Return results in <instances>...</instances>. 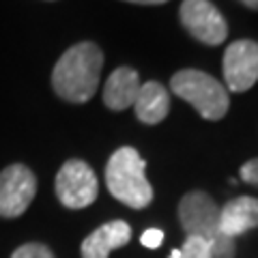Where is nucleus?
Here are the masks:
<instances>
[{
  "label": "nucleus",
  "mask_w": 258,
  "mask_h": 258,
  "mask_svg": "<svg viewBox=\"0 0 258 258\" xmlns=\"http://www.w3.org/2000/svg\"><path fill=\"white\" fill-rule=\"evenodd\" d=\"M181 256V249H174V252L170 254V258H179Z\"/></svg>",
  "instance_id": "nucleus-19"
},
{
  "label": "nucleus",
  "mask_w": 258,
  "mask_h": 258,
  "mask_svg": "<svg viewBox=\"0 0 258 258\" xmlns=\"http://www.w3.org/2000/svg\"><path fill=\"white\" fill-rule=\"evenodd\" d=\"M144 159L132 147H120L112 153L106 166L108 191L132 209H144L153 200V187L144 174Z\"/></svg>",
  "instance_id": "nucleus-3"
},
{
  "label": "nucleus",
  "mask_w": 258,
  "mask_h": 258,
  "mask_svg": "<svg viewBox=\"0 0 258 258\" xmlns=\"http://www.w3.org/2000/svg\"><path fill=\"white\" fill-rule=\"evenodd\" d=\"M11 258H54V254H52V249L43 243H26V245H20L15 249Z\"/></svg>",
  "instance_id": "nucleus-14"
},
{
  "label": "nucleus",
  "mask_w": 258,
  "mask_h": 258,
  "mask_svg": "<svg viewBox=\"0 0 258 258\" xmlns=\"http://www.w3.org/2000/svg\"><path fill=\"white\" fill-rule=\"evenodd\" d=\"M132 239V226L114 220L99 226L82 241V258H108L112 249L123 247Z\"/></svg>",
  "instance_id": "nucleus-10"
},
{
  "label": "nucleus",
  "mask_w": 258,
  "mask_h": 258,
  "mask_svg": "<svg viewBox=\"0 0 258 258\" xmlns=\"http://www.w3.org/2000/svg\"><path fill=\"white\" fill-rule=\"evenodd\" d=\"M179 15L185 30L205 45H220L228 37L224 15L209 0H183Z\"/></svg>",
  "instance_id": "nucleus-6"
},
{
  "label": "nucleus",
  "mask_w": 258,
  "mask_h": 258,
  "mask_svg": "<svg viewBox=\"0 0 258 258\" xmlns=\"http://www.w3.org/2000/svg\"><path fill=\"white\" fill-rule=\"evenodd\" d=\"M37 194V179L24 164H11L0 172V217H20Z\"/></svg>",
  "instance_id": "nucleus-7"
},
{
  "label": "nucleus",
  "mask_w": 258,
  "mask_h": 258,
  "mask_svg": "<svg viewBox=\"0 0 258 258\" xmlns=\"http://www.w3.org/2000/svg\"><path fill=\"white\" fill-rule=\"evenodd\" d=\"M125 3H134V5H164L168 0H125Z\"/></svg>",
  "instance_id": "nucleus-17"
},
{
  "label": "nucleus",
  "mask_w": 258,
  "mask_h": 258,
  "mask_svg": "<svg viewBox=\"0 0 258 258\" xmlns=\"http://www.w3.org/2000/svg\"><path fill=\"white\" fill-rule=\"evenodd\" d=\"M136 118L144 125H157L161 123L168 112H170V95L159 82H144L140 84V93L134 103Z\"/></svg>",
  "instance_id": "nucleus-12"
},
{
  "label": "nucleus",
  "mask_w": 258,
  "mask_h": 258,
  "mask_svg": "<svg viewBox=\"0 0 258 258\" xmlns=\"http://www.w3.org/2000/svg\"><path fill=\"white\" fill-rule=\"evenodd\" d=\"M103 67V52L93 41L76 43L64 52L52 71L56 95L71 103H84L97 93Z\"/></svg>",
  "instance_id": "nucleus-1"
},
{
  "label": "nucleus",
  "mask_w": 258,
  "mask_h": 258,
  "mask_svg": "<svg viewBox=\"0 0 258 258\" xmlns=\"http://www.w3.org/2000/svg\"><path fill=\"white\" fill-rule=\"evenodd\" d=\"M140 93V78L132 67H118L110 74L106 86H103V103L114 110H127L136 103Z\"/></svg>",
  "instance_id": "nucleus-11"
},
{
  "label": "nucleus",
  "mask_w": 258,
  "mask_h": 258,
  "mask_svg": "<svg viewBox=\"0 0 258 258\" xmlns=\"http://www.w3.org/2000/svg\"><path fill=\"white\" fill-rule=\"evenodd\" d=\"M179 258H213L211 256V245L205 239L198 237H187L181 247V256Z\"/></svg>",
  "instance_id": "nucleus-13"
},
{
  "label": "nucleus",
  "mask_w": 258,
  "mask_h": 258,
  "mask_svg": "<svg viewBox=\"0 0 258 258\" xmlns=\"http://www.w3.org/2000/svg\"><path fill=\"white\" fill-rule=\"evenodd\" d=\"M161 241H164V232L157 230V228H149L147 232H142V237H140V243L144 247H149V249L159 247Z\"/></svg>",
  "instance_id": "nucleus-16"
},
{
  "label": "nucleus",
  "mask_w": 258,
  "mask_h": 258,
  "mask_svg": "<svg viewBox=\"0 0 258 258\" xmlns=\"http://www.w3.org/2000/svg\"><path fill=\"white\" fill-rule=\"evenodd\" d=\"M56 196L67 209H84L95 203L99 183L91 166L82 159H69L56 174Z\"/></svg>",
  "instance_id": "nucleus-5"
},
{
  "label": "nucleus",
  "mask_w": 258,
  "mask_h": 258,
  "mask_svg": "<svg viewBox=\"0 0 258 258\" xmlns=\"http://www.w3.org/2000/svg\"><path fill=\"white\" fill-rule=\"evenodd\" d=\"M170 88L176 97H181L194 106L205 120H220L226 116L230 106L226 86L213 76L198 69H181L170 78Z\"/></svg>",
  "instance_id": "nucleus-4"
},
{
  "label": "nucleus",
  "mask_w": 258,
  "mask_h": 258,
  "mask_svg": "<svg viewBox=\"0 0 258 258\" xmlns=\"http://www.w3.org/2000/svg\"><path fill=\"white\" fill-rule=\"evenodd\" d=\"M239 3H243L249 9H258V0H239Z\"/></svg>",
  "instance_id": "nucleus-18"
},
{
  "label": "nucleus",
  "mask_w": 258,
  "mask_h": 258,
  "mask_svg": "<svg viewBox=\"0 0 258 258\" xmlns=\"http://www.w3.org/2000/svg\"><path fill=\"white\" fill-rule=\"evenodd\" d=\"M241 179L249 185H254V187H258V157L249 159L241 166Z\"/></svg>",
  "instance_id": "nucleus-15"
},
{
  "label": "nucleus",
  "mask_w": 258,
  "mask_h": 258,
  "mask_svg": "<svg viewBox=\"0 0 258 258\" xmlns=\"http://www.w3.org/2000/svg\"><path fill=\"white\" fill-rule=\"evenodd\" d=\"M179 222L187 237L205 239L211 245L213 258H235V239L220 228V207L205 191H189L179 203Z\"/></svg>",
  "instance_id": "nucleus-2"
},
{
  "label": "nucleus",
  "mask_w": 258,
  "mask_h": 258,
  "mask_svg": "<svg viewBox=\"0 0 258 258\" xmlns=\"http://www.w3.org/2000/svg\"><path fill=\"white\" fill-rule=\"evenodd\" d=\"M220 228L226 237L235 239L247 230L258 228V198L239 196L220 209Z\"/></svg>",
  "instance_id": "nucleus-9"
},
{
  "label": "nucleus",
  "mask_w": 258,
  "mask_h": 258,
  "mask_svg": "<svg viewBox=\"0 0 258 258\" xmlns=\"http://www.w3.org/2000/svg\"><path fill=\"white\" fill-rule=\"evenodd\" d=\"M224 80L228 91L245 93L258 82V43L239 39L224 52Z\"/></svg>",
  "instance_id": "nucleus-8"
}]
</instances>
